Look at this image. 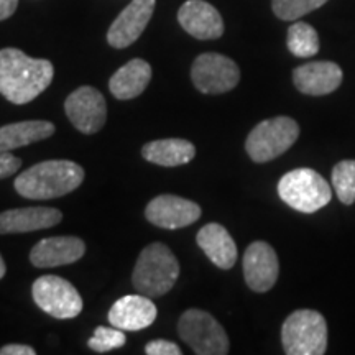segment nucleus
<instances>
[{"instance_id": "obj_31", "label": "nucleus", "mask_w": 355, "mask_h": 355, "mask_svg": "<svg viewBox=\"0 0 355 355\" xmlns=\"http://www.w3.org/2000/svg\"><path fill=\"white\" fill-rule=\"evenodd\" d=\"M6 272H7V266H6V261H3L2 255H0V279L6 277Z\"/></svg>"}, {"instance_id": "obj_15", "label": "nucleus", "mask_w": 355, "mask_h": 355, "mask_svg": "<svg viewBox=\"0 0 355 355\" xmlns=\"http://www.w3.org/2000/svg\"><path fill=\"white\" fill-rule=\"evenodd\" d=\"M157 319V306L152 298L141 295H127L119 298L109 311V322L122 331H141Z\"/></svg>"}, {"instance_id": "obj_29", "label": "nucleus", "mask_w": 355, "mask_h": 355, "mask_svg": "<svg viewBox=\"0 0 355 355\" xmlns=\"http://www.w3.org/2000/svg\"><path fill=\"white\" fill-rule=\"evenodd\" d=\"M37 350L24 344H8L0 349V355H35Z\"/></svg>"}, {"instance_id": "obj_7", "label": "nucleus", "mask_w": 355, "mask_h": 355, "mask_svg": "<svg viewBox=\"0 0 355 355\" xmlns=\"http://www.w3.org/2000/svg\"><path fill=\"white\" fill-rule=\"evenodd\" d=\"M180 337L198 355H225L230 344L224 327L202 309H188L178 322Z\"/></svg>"}, {"instance_id": "obj_11", "label": "nucleus", "mask_w": 355, "mask_h": 355, "mask_svg": "<svg viewBox=\"0 0 355 355\" xmlns=\"http://www.w3.org/2000/svg\"><path fill=\"white\" fill-rule=\"evenodd\" d=\"M145 217L150 224L159 229L176 230L194 224L201 217V207L175 194H162L148 202Z\"/></svg>"}, {"instance_id": "obj_18", "label": "nucleus", "mask_w": 355, "mask_h": 355, "mask_svg": "<svg viewBox=\"0 0 355 355\" xmlns=\"http://www.w3.org/2000/svg\"><path fill=\"white\" fill-rule=\"evenodd\" d=\"M63 220L55 207H20L0 212V234H25L55 227Z\"/></svg>"}, {"instance_id": "obj_22", "label": "nucleus", "mask_w": 355, "mask_h": 355, "mask_svg": "<svg viewBox=\"0 0 355 355\" xmlns=\"http://www.w3.org/2000/svg\"><path fill=\"white\" fill-rule=\"evenodd\" d=\"M55 125L46 121H25L0 127V153L50 139Z\"/></svg>"}, {"instance_id": "obj_2", "label": "nucleus", "mask_w": 355, "mask_h": 355, "mask_svg": "<svg viewBox=\"0 0 355 355\" xmlns=\"http://www.w3.org/2000/svg\"><path fill=\"white\" fill-rule=\"evenodd\" d=\"M84 181V170L68 159H48L30 166L15 178V191L21 198L44 201L61 198L78 189Z\"/></svg>"}, {"instance_id": "obj_26", "label": "nucleus", "mask_w": 355, "mask_h": 355, "mask_svg": "<svg viewBox=\"0 0 355 355\" xmlns=\"http://www.w3.org/2000/svg\"><path fill=\"white\" fill-rule=\"evenodd\" d=\"M127 343L125 331L117 329V327H104L99 326L94 331V336L87 340L89 349H92L94 352H110V350L123 347Z\"/></svg>"}, {"instance_id": "obj_19", "label": "nucleus", "mask_w": 355, "mask_h": 355, "mask_svg": "<svg viewBox=\"0 0 355 355\" xmlns=\"http://www.w3.org/2000/svg\"><path fill=\"white\" fill-rule=\"evenodd\" d=\"M196 242L207 259L222 270H230L237 261V245L224 225L216 222L204 225L196 235Z\"/></svg>"}, {"instance_id": "obj_27", "label": "nucleus", "mask_w": 355, "mask_h": 355, "mask_svg": "<svg viewBox=\"0 0 355 355\" xmlns=\"http://www.w3.org/2000/svg\"><path fill=\"white\" fill-rule=\"evenodd\" d=\"M145 354L148 355H181V349L175 343L166 339L152 340L145 345Z\"/></svg>"}, {"instance_id": "obj_14", "label": "nucleus", "mask_w": 355, "mask_h": 355, "mask_svg": "<svg viewBox=\"0 0 355 355\" xmlns=\"http://www.w3.org/2000/svg\"><path fill=\"white\" fill-rule=\"evenodd\" d=\"M178 21L186 33L198 40H217L224 33L219 10L204 0H188L178 12Z\"/></svg>"}, {"instance_id": "obj_13", "label": "nucleus", "mask_w": 355, "mask_h": 355, "mask_svg": "<svg viewBox=\"0 0 355 355\" xmlns=\"http://www.w3.org/2000/svg\"><path fill=\"white\" fill-rule=\"evenodd\" d=\"M155 3L157 0H132L110 25L107 32L110 46L122 50L135 43L152 19Z\"/></svg>"}, {"instance_id": "obj_20", "label": "nucleus", "mask_w": 355, "mask_h": 355, "mask_svg": "<svg viewBox=\"0 0 355 355\" xmlns=\"http://www.w3.org/2000/svg\"><path fill=\"white\" fill-rule=\"evenodd\" d=\"M152 79V66L145 60L135 58L114 73L109 81L112 96L119 101H130L145 91Z\"/></svg>"}, {"instance_id": "obj_23", "label": "nucleus", "mask_w": 355, "mask_h": 355, "mask_svg": "<svg viewBox=\"0 0 355 355\" xmlns=\"http://www.w3.org/2000/svg\"><path fill=\"white\" fill-rule=\"evenodd\" d=\"M288 50L298 58H311L319 51L318 32L309 24L296 21L288 28Z\"/></svg>"}, {"instance_id": "obj_30", "label": "nucleus", "mask_w": 355, "mask_h": 355, "mask_svg": "<svg viewBox=\"0 0 355 355\" xmlns=\"http://www.w3.org/2000/svg\"><path fill=\"white\" fill-rule=\"evenodd\" d=\"M19 7V0H0V21L10 19Z\"/></svg>"}, {"instance_id": "obj_5", "label": "nucleus", "mask_w": 355, "mask_h": 355, "mask_svg": "<svg viewBox=\"0 0 355 355\" xmlns=\"http://www.w3.org/2000/svg\"><path fill=\"white\" fill-rule=\"evenodd\" d=\"M278 194L282 201L293 209L313 214L331 202L332 189L318 171L298 168L279 180Z\"/></svg>"}, {"instance_id": "obj_1", "label": "nucleus", "mask_w": 355, "mask_h": 355, "mask_svg": "<svg viewBox=\"0 0 355 355\" xmlns=\"http://www.w3.org/2000/svg\"><path fill=\"white\" fill-rule=\"evenodd\" d=\"M55 76L48 60L30 58L17 48L0 50V94L12 104H28L46 91Z\"/></svg>"}, {"instance_id": "obj_24", "label": "nucleus", "mask_w": 355, "mask_h": 355, "mask_svg": "<svg viewBox=\"0 0 355 355\" xmlns=\"http://www.w3.org/2000/svg\"><path fill=\"white\" fill-rule=\"evenodd\" d=\"M332 186H334L337 198L344 204L355 202V162L344 159L337 163L332 170Z\"/></svg>"}, {"instance_id": "obj_25", "label": "nucleus", "mask_w": 355, "mask_h": 355, "mask_svg": "<svg viewBox=\"0 0 355 355\" xmlns=\"http://www.w3.org/2000/svg\"><path fill=\"white\" fill-rule=\"evenodd\" d=\"M327 0H272L275 15L282 20H298L306 13L322 7Z\"/></svg>"}, {"instance_id": "obj_28", "label": "nucleus", "mask_w": 355, "mask_h": 355, "mask_svg": "<svg viewBox=\"0 0 355 355\" xmlns=\"http://www.w3.org/2000/svg\"><path fill=\"white\" fill-rule=\"evenodd\" d=\"M21 159L17 158L15 155L10 152L0 153V180H6V178L15 175L20 170Z\"/></svg>"}, {"instance_id": "obj_4", "label": "nucleus", "mask_w": 355, "mask_h": 355, "mask_svg": "<svg viewBox=\"0 0 355 355\" xmlns=\"http://www.w3.org/2000/svg\"><path fill=\"white\" fill-rule=\"evenodd\" d=\"M283 349L288 355H322L327 349V322L321 313L298 309L282 327Z\"/></svg>"}, {"instance_id": "obj_12", "label": "nucleus", "mask_w": 355, "mask_h": 355, "mask_svg": "<svg viewBox=\"0 0 355 355\" xmlns=\"http://www.w3.org/2000/svg\"><path fill=\"white\" fill-rule=\"evenodd\" d=\"M279 263L277 252L266 242H254L243 255V277L250 290L265 293L272 290L278 279Z\"/></svg>"}, {"instance_id": "obj_6", "label": "nucleus", "mask_w": 355, "mask_h": 355, "mask_svg": "<svg viewBox=\"0 0 355 355\" xmlns=\"http://www.w3.org/2000/svg\"><path fill=\"white\" fill-rule=\"evenodd\" d=\"M300 137V125L291 117H273L260 122L248 133L245 150L255 163H266L291 148Z\"/></svg>"}, {"instance_id": "obj_9", "label": "nucleus", "mask_w": 355, "mask_h": 355, "mask_svg": "<svg viewBox=\"0 0 355 355\" xmlns=\"http://www.w3.org/2000/svg\"><path fill=\"white\" fill-rule=\"evenodd\" d=\"M191 79L202 94H224L241 81V69L230 58L219 53H202L194 60Z\"/></svg>"}, {"instance_id": "obj_17", "label": "nucleus", "mask_w": 355, "mask_h": 355, "mask_svg": "<svg viewBox=\"0 0 355 355\" xmlns=\"http://www.w3.org/2000/svg\"><path fill=\"white\" fill-rule=\"evenodd\" d=\"M293 83L303 94L326 96L340 86L343 69L332 61H314L293 71Z\"/></svg>"}, {"instance_id": "obj_10", "label": "nucleus", "mask_w": 355, "mask_h": 355, "mask_svg": "<svg viewBox=\"0 0 355 355\" xmlns=\"http://www.w3.org/2000/svg\"><path fill=\"white\" fill-rule=\"evenodd\" d=\"M64 112L69 122L86 135L99 132L107 121L104 96L92 86H81L71 92L64 101Z\"/></svg>"}, {"instance_id": "obj_21", "label": "nucleus", "mask_w": 355, "mask_h": 355, "mask_svg": "<svg viewBox=\"0 0 355 355\" xmlns=\"http://www.w3.org/2000/svg\"><path fill=\"white\" fill-rule=\"evenodd\" d=\"M141 157L158 166L188 165L196 157V146L184 139L153 140L144 145Z\"/></svg>"}, {"instance_id": "obj_3", "label": "nucleus", "mask_w": 355, "mask_h": 355, "mask_svg": "<svg viewBox=\"0 0 355 355\" xmlns=\"http://www.w3.org/2000/svg\"><path fill=\"white\" fill-rule=\"evenodd\" d=\"M178 277L180 263L175 254L165 243L153 242L139 255L132 273V283L137 293L148 298H159L175 286Z\"/></svg>"}, {"instance_id": "obj_16", "label": "nucleus", "mask_w": 355, "mask_h": 355, "mask_svg": "<svg viewBox=\"0 0 355 355\" xmlns=\"http://www.w3.org/2000/svg\"><path fill=\"white\" fill-rule=\"evenodd\" d=\"M84 254H86V243L79 237H73V235L48 237L32 248L30 261L37 268H55V266L74 263L81 260Z\"/></svg>"}, {"instance_id": "obj_8", "label": "nucleus", "mask_w": 355, "mask_h": 355, "mask_svg": "<svg viewBox=\"0 0 355 355\" xmlns=\"http://www.w3.org/2000/svg\"><path fill=\"white\" fill-rule=\"evenodd\" d=\"M33 301L55 319H74L83 311V298L68 279L56 275H43L32 286Z\"/></svg>"}]
</instances>
